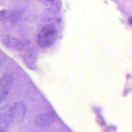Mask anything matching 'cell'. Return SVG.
Masks as SVG:
<instances>
[{
  "label": "cell",
  "instance_id": "obj_1",
  "mask_svg": "<svg viewBox=\"0 0 132 132\" xmlns=\"http://www.w3.org/2000/svg\"><path fill=\"white\" fill-rule=\"evenodd\" d=\"M58 36L57 30L53 24L44 26L39 31L37 37L38 45L42 47L52 45L56 41Z\"/></svg>",
  "mask_w": 132,
  "mask_h": 132
},
{
  "label": "cell",
  "instance_id": "obj_2",
  "mask_svg": "<svg viewBox=\"0 0 132 132\" xmlns=\"http://www.w3.org/2000/svg\"><path fill=\"white\" fill-rule=\"evenodd\" d=\"M26 112V105L21 102H16L9 107V114L11 124L20 123L23 120Z\"/></svg>",
  "mask_w": 132,
  "mask_h": 132
},
{
  "label": "cell",
  "instance_id": "obj_3",
  "mask_svg": "<svg viewBox=\"0 0 132 132\" xmlns=\"http://www.w3.org/2000/svg\"><path fill=\"white\" fill-rule=\"evenodd\" d=\"M13 84V78L7 74L0 78V103L9 93Z\"/></svg>",
  "mask_w": 132,
  "mask_h": 132
},
{
  "label": "cell",
  "instance_id": "obj_4",
  "mask_svg": "<svg viewBox=\"0 0 132 132\" xmlns=\"http://www.w3.org/2000/svg\"><path fill=\"white\" fill-rule=\"evenodd\" d=\"M55 120L54 116L50 113H42L39 114L36 118L37 125L41 127L47 126L53 123Z\"/></svg>",
  "mask_w": 132,
  "mask_h": 132
},
{
  "label": "cell",
  "instance_id": "obj_5",
  "mask_svg": "<svg viewBox=\"0 0 132 132\" xmlns=\"http://www.w3.org/2000/svg\"><path fill=\"white\" fill-rule=\"evenodd\" d=\"M11 124L9 114V107H4L0 111V131L6 130L8 126Z\"/></svg>",
  "mask_w": 132,
  "mask_h": 132
},
{
  "label": "cell",
  "instance_id": "obj_6",
  "mask_svg": "<svg viewBox=\"0 0 132 132\" xmlns=\"http://www.w3.org/2000/svg\"><path fill=\"white\" fill-rule=\"evenodd\" d=\"M24 60L26 65L30 69H35L37 61V54L36 51L31 50L26 52L24 57Z\"/></svg>",
  "mask_w": 132,
  "mask_h": 132
},
{
  "label": "cell",
  "instance_id": "obj_7",
  "mask_svg": "<svg viewBox=\"0 0 132 132\" xmlns=\"http://www.w3.org/2000/svg\"><path fill=\"white\" fill-rule=\"evenodd\" d=\"M6 46L12 48H19L23 46V42L13 38H8L4 41Z\"/></svg>",
  "mask_w": 132,
  "mask_h": 132
},
{
  "label": "cell",
  "instance_id": "obj_8",
  "mask_svg": "<svg viewBox=\"0 0 132 132\" xmlns=\"http://www.w3.org/2000/svg\"><path fill=\"white\" fill-rule=\"evenodd\" d=\"M0 19L2 20L14 23L17 20V17L14 14H8L6 12H2L0 13Z\"/></svg>",
  "mask_w": 132,
  "mask_h": 132
},
{
  "label": "cell",
  "instance_id": "obj_9",
  "mask_svg": "<svg viewBox=\"0 0 132 132\" xmlns=\"http://www.w3.org/2000/svg\"><path fill=\"white\" fill-rule=\"evenodd\" d=\"M129 22L130 24V25H132V18H131L129 19Z\"/></svg>",
  "mask_w": 132,
  "mask_h": 132
},
{
  "label": "cell",
  "instance_id": "obj_10",
  "mask_svg": "<svg viewBox=\"0 0 132 132\" xmlns=\"http://www.w3.org/2000/svg\"><path fill=\"white\" fill-rule=\"evenodd\" d=\"M1 60H0V67H1Z\"/></svg>",
  "mask_w": 132,
  "mask_h": 132
}]
</instances>
